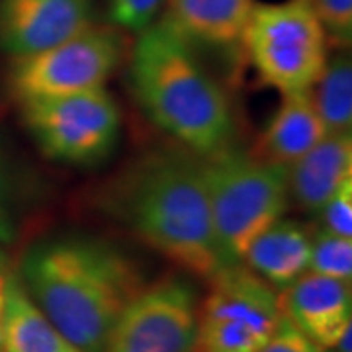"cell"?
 I'll return each mask as SVG.
<instances>
[{"instance_id": "cell-9", "label": "cell", "mask_w": 352, "mask_h": 352, "mask_svg": "<svg viewBox=\"0 0 352 352\" xmlns=\"http://www.w3.org/2000/svg\"><path fill=\"white\" fill-rule=\"evenodd\" d=\"M198 307L184 278L166 276L143 286L120 315L106 352H192Z\"/></svg>"}, {"instance_id": "cell-22", "label": "cell", "mask_w": 352, "mask_h": 352, "mask_svg": "<svg viewBox=\"0 0 352 352\" xmlns=\"http://www.w3.org/2000/svg\"><path fill=\"white\" fill-rule=\"evenodd\" d=\"M161 0H112V18L127 30L141 32L153 24Z\"/></svg>"}, {"instance_id": "cell-14", "label": "cell", "mask_w": 352, "mask_h": 352, "mask_svg": "<svg viewBox=\"0 0 352 352\" xmlns=\"http://www.w3.org/2000/svg\"><path fill=\"white\" fill-rule=\"evenodd\" d=\"M309 256L311 235L294 221L276 219L251 241L243 263L270 286L284 289L307 272Z\"/></svg>"}, {"instance_id": "cell-17", "label": "cell", "mask_w": 352, "mask_h": 352, "mask_svg": "<svg viewBox=\"0 0 352 352\" xmlns=\"http://www.w3.org/2000/svg\"><path fill=\"white\" fill-rule=\"evenodd\" d=\"M311 92L327 133L352 131V63L346 55L327 61Z\"/></svg>"}, {"instance_id": "cell-16", "label": "cell", "mask_w": 352, "mask_h": 352, "mask_svg": "<svg viewBox=\"0 0 352 352\" xmlns=\"http://www.w3.org/2000/svg\"><path fill=\"white\" fill-rule=\"evenodd\" d=\"M4 352H82L51 323L18 280H6L2 303Z\"/></svg>"}, {"instance_id": "cell-10", "label": "cell", "mask_w": 352, "mask_h": 352, "mask_svg": "<svg viewBox=\"0 0 352 352\" xmlns=\"http://www.w3.org/2000/svg\"><path fill=\"white\" fill-rule=\"evenodd\" d=\"M92 25L90 0H0V50L28 57Z\"/></svg>"}, {"instance_id": "cell-15", "label": "cell", "mask_w": 352, "mask_h": 352, "mask_svg": "<svg viewBox=\"0 0 352 352\" xmlns=\"http://www.w3.org/2000/svg\"><path fill=\"white\" fill-rule=\"evenodd\" d=\"M252 0H168L164 20L188 41L239 43L251 18Z\"/></svg>"}, {"instance_id": "cell-25", "label": "cell", "mask_w": 352, "mask_h": 352, "mask_svg": "<svg viewBox=\"0 0 352 352\" xmlns=\"http://www.w3.org/2000/svg\"><path fill=\"white\" fill-rule=\"evenodd\" d=\"M0 352H4L2 349V314H0Z\"/></svg>"}, {"instance_id": "cell-8", "label": "cell", "mask_w": 352, "mask_h": 352, "mask_svg": "<svg viewBox=\"0 0 352 352\" xmlns=\"http://www.w3.org/2000/svg\"><path fill=\"white\" fill-rule=\"evenodd\" d=\"M120 57L118 36L108 28L88 25L50 50L16 57L10 82L20 100L85 92L104 87Z\"/></svg>"}, {"instance_id": "cell-24", "label": "cell", "mask_w": 352, "mask_h": 352, "mask_svg": "<svg viewBox=\"0 0 352 352\" xmlns=\"http://www.w3.org/2000/svg\"><path fill=\"white\" fill-rule=\"evenodd\" d=\"M4 286H6V280L0 278V314H2V303H4Z\"/></svg>"}, {"instance_id": "cell-11", "label": "cell", "mask_w": 352, "mask_h": 352, "mask_svg": "<svg viewBox=\"0 0 352 352\" xmlns=\"http://www.w3.org/2000/svg\"><path fill=\"white\" fill-rule=\"evenodd\" d=\"M280 311L317 342L335 349L339 337L352 325L351 282L303 272L278 296Z\"/></svg>"}, {"instance_id": "cell-19", "label": "cell", "mask_w": 352, "mask_h": 352, "mask_svg": "<svg viewBox=\"0 0 352 352\" xmlns=\"http://www.w3.org/2000/svg\"><path fill=\"white\" fill-rule=\"evenodd\" d=\"M323 24L327 38L340 47H349L352 39V0H309Z\"/></svg>"}, {"instance_id": "cell-12", "label": "cell", "mask_w": 352, "mask_h": 352, "mask_svg": "<svg viewBox=\"0 0 352 352\" xmlns=\"http://www.w3.org/2000/svg\"><path fill=\"white\" fill-rule=\"evenodd\" d=\"M352 178V131L325 133L309 151L288 166V188L305 212L323 204Z\"/></svg>"}, {"instance_id": "cell-5", "label": "cell", "mask_w": 352, "mask_h": 352, "mask_svg": "<svg viewBox=\"0 0 352 352\" xmlns=\"http://www.w3.org/2000/svg\"><path fill=\"white\" fill-rule=\"evenodd\" d=\"M266 85L282 94L311 90L329 57V38L309 0L252 8L243 39Z\"/></svg>"}, {"instance_id": "cell-23", "label": "cell", "mask_w": 352, "mask_h": 352, "mask_svg": "<svg viewBox=\"0 0 352 352\" xmlns=\"http://www.w3.org/2000/svg\"><path fill=\"white\" fill-rule=\"evenodd\" d=\"M351 337H352V325L342 335L339 337V340H337V344H335V349L339 352H352L351 349Z\"/></svg>"}, {"instance_id": "cell-26", "label": "cell", "mask_w": 352, "mask_h": 352, "mask_svg": "<svg viewBox=\"0 0 352 352\" xmlns=\"http://www.w3.org/2000/svg\"><path fill=\"white\" fill-rule=\"evenodd\" d=\"M323 352H327V349H325V351H323ZM329 352H331V351H329Z\"/></svg>"}, {"instance_id": "cell-18", "label": "cell", "mask_w": 352, "mask_h": 352, "mask_svg": "<svg viewBox=\"0 0 352 352\" xmlns=\"http://www.w3.org/2000/svg\"><path fill=\"white\" fill-rule=\"evenodd\" d=\"M309 272L351 282L352 278V237H340L331 231H317L311 239Z\"/></svg>"}, {"instance_id": "cell-4", "label": "cell", "mask_w": 352, "mask_h": 352, "mask_svg": "<svg viewBox=\"0 0 352 352\" xmlns=\"http://www.w3.org/2000/svg\"><path fill=\"white\" fill-rule=\"evenodd\" d=\"M204 159L201 173L223 264L243 263L251 241L288 208V168L229 147Z\"/></svg>"}, {"instance_id": "cell-7", "label": "cell", "mask_w": 352, "mask_h": 352, "mask_svg": "<svg viewBox=\"0 0 352 352\" xmlns=\"http://www.w3.org/2000/svg\"><path fill=\"white\" fill-rule=\"evenodd\" d=\"M22 102L24 120L39 147L63 163H94L112 151L120 110L106 88Z\"/></svg>"}, {"instance_id": "cell-20", "label": "cell", "mask_w": 352, "mask_h": 352, "mask_svg": "<svg viewBox=\"0 0 352 352\" xmlns=\"http://www.w3.org/2000/svg\"><path fill=\"white\" fill-rule=\"evenodd\" d=\"M323 215V229L340 237H352V178L344 180L323 208L319 210Z\"/></svg>"}, {"instance_id": "cell-1", "label": "cell", "mask_w": 352, "mask_h": 352, "mask_svg": "<svg viewBox=\"0 0 352 352\" xmlns=\"http://www.w3.org/2000/svg\"><path fill=\"white\" fill-rule=\"evenodd\" d=\"M28 296L82 352H106L112 331L143 289L135 264L94 239H57L28 251L22 263Z\"/></svg>"}, {"instance_id": "cell-13", "label": "cell", "mask_w": 352, "mask_h": 352, "mask_svg": "<svg viewBox=\"0 0 352 352\" xmlns=\"http://www.w3.org/2000/svg\"><path fill=\"white\" fill-rule=\"evenodd\" d=\"M327 133L315 110L311 90L284 94L276 113L256 143L254 155L266 163L292 166Z\"/></svg>"}, {"instance_id": "cell-3", "label": "cell", "mask_w": 352, "mask_h": 352, "mask_svg": "<svg viewBox=\"0 0 352 352\" xmlns=\"http://www.w3.org/2000/svg\"><path fill=\"white\" fill-rule=\"evenodd\" d=\"M124 214L141 239L190 274L212 278L226 266L201 163L178 155L145 161L127 178Z\"/></svg>"}, {"instance_id": "cell-6", "label": "cell", "mask_w": 352, "mask_h": 352, "mask_svg": "<svg viewBox=\"0 0 352 352\" xmlns=\"http://www.w3.org/2000/svg\"><path fill=\"white\" fill-rule=\"evenodd\" d=\"M208 280L192 352L258 351L282 315L274 288L241 263L221 266Z\"/></svg>"}, {"instance_id": "cell-21", "label": "cell", "mask_w": 352, "mask_h": 352, "mask_svg": "<svg viewBox=\"0 0 352 352\" xmlns=\"http://www.w3.org/2000/svg\"><path fill=\"white\" fill-rule=\"evenodd\" d=\"M317 342L309 339L305 333L296 327L286 315H280L276 329L270 339L264 342L256 352H323Z\"/></svg>"}, {"instance_id": "cell-2", "label": "cell", "mask_w": 352, "mask_h": 352, "mask_svg": "<svg viewBox=\"0 0 352 352\" xmlns=\"http://www.w3.org/2000/svg\"><path fill=\"white\" fill-rule=\"evenodd\" d=\"M129 75L139 104L168 135L200 157L229 147L235 124L226 92L164 18L139 32Z\"/></svg>"}]
</instances>
